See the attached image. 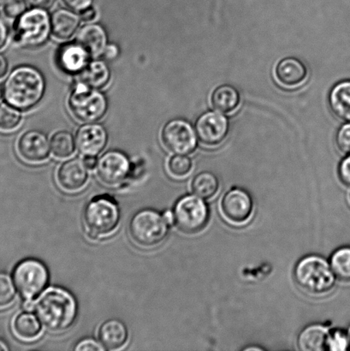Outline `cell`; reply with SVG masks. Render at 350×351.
Here are the masks:
<instances>
[{"mask_svg": "<svg viewBox=\"0 0 350 351\" xmlns=\"http://www.w3.org/2000/svg\"><path fill=\"white\" fill-rule=\"evenodd\" d=\"M193 163L185 154H176L168 161V170L176 178H184L190 173Z\"/></svg>", "mask_w": 350, "mask_h": 351, "instance_id": "cell-31", "label": "cell"}, {"mask_svg": "<svg viewBox=\"0 0 350 351\" xmlns=\"http://www.w3.org/2000/svg\"><path fill=\"white\" fill-rule=\"evenodd\" d=\"M130 162L125 154L111 150L99 158L96 173L103 184L114 187L121 184L129 173Z\"/></svg>", "mask_w": 350, "mask_h": 351, "instance_id": "cell-11", "label": "cell"}, {"mask_svg": "<svg viewBox=\"0 0 350 351\" xmlns=\"http://www.w3.org/2000/svg\"><path fill=\"white\" fill-rule=\"evenodd\" d=\"M161 140L170 152L176 154H191L197 145V135L192 126L184 119H173L163 127Z\"/></svg>", "mask_w": 350, "mask_h": 351, "instance_id": "cell-10", "label": "cell"}, {"mask_svg": "<svg viewBox=\"0 0 350 351\" xmlns=\"http://www.w3.org/2000/svg\"><path fill=\"white\" fill-rule=\"evenodd\" d=\"M5 350H9V348H8V347H7V346L5 345V343H3V341H1V340H0V351H5Z\"/></svg>", "mask_w": 350, "mask_h": 351, "instance_id": "cell-46", "label": "cell"}, {"mask_svg": "<svg viewBox=\"0 0 350 351\" xmlns=\"http://www.w3.org/2000/svg\"><path fill=\"white\" fill-rule=\"evenodd\" d=\"M221 212L228 221L246 223L252 215L253 203L248 192L241 189H232L222 199Z\"/></svg>", "mask_w": 350, "mask_h": 351, "instance_id": "cell-13", "label": "cell"}, {"mask_svg": "<svg viewBox=\"0 0 350 351\" xmlns=\"http://www.w3.org/2000/svg\"><path fill=\"white\" fill-rule=\"evenodd\" d=\"M94 0H63L65 5L74 12H82L91 7Z\"/></svg>", "mask_w": 350, "mask_h": 351, "instance_id": "cell-37", "label": "cell"}, {"mask_svg": "<svg viewBox=\"0 0 350 351\" xmlns=\"http://www.w3.org/2000/svg\"><path fill=\"white\" fill-rule=\"evenodd\" d=\"M46 91V81L39 70L22 65L13 70L3 86V98L14 108L27 111L39 104Z\"/></svg>", "mask_w": 350, "mask_h": 351, "instance_id": "cell-2", "label": "cell"}, {"mask_svg": "<svg viewBox=\"0 0 350 351\" xmlns=\"http://www.w3.org/2000/svg\"><path fill=\"white\" fill-rule=\"evenodd\" d=\"M98 337L105 350H116L123 348L128 342L129 332L121 321L111 319L99 326Z\"/></svg>", "mask_w": 350, "mask_h": 351, "instance_id": "cell-20", "label": "cell"}, {"mask_svg": "<svg viewBox=\"0 0 350 351\" xmlns=\"http://www.w3.org/2000/svg\"><path fill=\"white\" fill-rule=\"evenodd\" d=\"M84 160L88 169L92 170L97 167L98 160L96 156H85Z\"/></svg>", "mask_w": 350, "mask_h": 351, "instance_id": "cell-44", "label": "cell"}, {"mask_svg": "<svg viewBox=\"0 0 350 351\" xmlns=\"http://www.w3.org/2000/svg\"><path fill=\"white\" fill-rule=\"evenodd\" d=\"M1 95H2L1 89H0V99H1Z\"/></svg>", "mask_w": 350, "mask_h": 351, "instance_id": "cell-49", "label": "cell"}, {"mask_svg": "<svg viewBox=\"0 0 350 351\" xmlns=\"http://www.w3.org/2000/svg\"><path fill=\"white\" fill-rule=\"evenodd\" d=\"M8 61H7L6 58L3 56V54L0 53V79L5 77L8 71Z\"/></svg>", "mask_w": 350, "mask_h": 351, "instance_id": "cell-43", "label": "cell"}, {"mask_svg": "<svg viewBox=\"0 0 350 351\" xmlns=\"http://www.w3.org/2000/svg\"><path fill=\"white\" fill-rule=\"evenodd\" d=\"M41 324L51 332H61L71 328L77 318V304L70 292L60 287H49L34 301Z\"/></svg>", "mask_w": 350, "mask_h": 351, "instance_id": "cell-1", "label": "cell"}, {"mask_svg": "<svg viewBox=\"0 0 350 351\" xmlns=\"http://www.w3.org/2000/svg\"><path fill=\"white\" fill-rule=\"evenodd\" d=\"M276 77L281 84L286 87H295L305 81L308 71L303 62L295 58H286L277 64Z\"/></svg>", "mask_w": 350, "mask_h": 351, "instance_id": "cell-21", "label": "cell"}, {"mask_svg": "<svg viewBox=\"0 0 350 351\" xmlns=\"http://www.w3.org/2000/svg\"><path fill=\"white\" fill-rule=\"evenodd\" d=\"M348 335H349V339H350V326H349V328Z\"/></svg>", "mask_w": 350, "mask_h": 351, "instance_id": "cell-48", "label": "cell"}, {"mask_svg": "<svg viewBox=\"0 0 350 351\" xmlns=\"http://www.w3.org/2000/svg\"><path fill=\"white\" fill-rule=\"evenodd\" d=\"M51 150L58 159H67L74 154L75 140L73 135L67 130H60L51 136Z\"/></svg>", "mask_w": 350, "mask_h": 351, "instance_id": "cell-28", "label": "cell"}, {"mask_svg": "<svg viewBox=\"0 0 350 351\" xmlns=\"http://www.w3.org/2000/svg\"><path fill=\"white\" fill-rule=\"evenodd\" d=\"M349 203H350V193H349Z\"/></svg>", "mask_w": 350, "mask_h": 351, "instance_id": "cell-50", "label": "cell"}, {"mask_svg": "<svg viewBox=\"0 0 350 351\" xmlns=\"http://www.w3.org/2000/svg\"><path fill=\"white\" fill-rule=\"evenodd\" d=\"M3 0H0V6H1L3 5Z\"/></svg>", "mask_w": 350, "mask_h": 351, "instance_id": "cell-47", "label": "cell"}, {"mask_svg": "<svg viewBox=\"0 0 350 351\" xmlns=\"http://www.w3.org/2000/svg\"><path fill=\"white\" fill-rule=\"evenodd\" d=\"M228 130V119L215 112L203 113L195 123V133L198 139L208 146L221 144L227 136Z\"/></svg>", "mask_w": 350, "mask_h": 351, "instance_id": "cell-12", "label": "cell"}, {"mask_svg": "<svg viewBox=\"0 0 350 351\" xmlns=\"http://www.w3.org/2000/svg\"><path fill=\"white\" fill-rule=\"evenodd\" d=\"M12 328L17 338L23 341H34L39 339L42 332V326L40 319L27 311L16 316L13 321Z\"/></svg>", "mask_w": 350, "mask_h": 351, "instance_id": "cell-23", "label": "cell"}, {"mask_svg": "<svg viewBox=\"0 0 350 351\" xmlns=\"http://www.w3.org/2000/svg\"><path fill=\"white\" fill-rule=\"evenodd\" d=\"M88 169L84 160L78 158L65 161L58 170V184L67 192L81 191L88 180Z\"/></svg>", "mask_w": 350, "mask_h": 351, "instance_id": "cell-17", "label": "cell"}, {"mask_svg": "<svg viewBox=\"0 0 350 351\" xmlns=\"http://www.w3.org/2000/svg\"><path fill=\"white\" fill-rule=\"evenodd\" d=\"M17 152L23 160L40 163L49 157L51 144L46 134L31 130L24 132L17 141Z\"/></svg>", "mask_w": 350, "mask_h": 351, "instance_id": "cell-14", "label": "cell"}, {"mask_svg": "<svg viewBox=\"0 0 350 351\" xmlns=\"http://www.w3.org/2000/svg\"><path fill=\"white\" fill-rule=\"evenodd\" d=\"M16 285L8 274L0 273V308H5L16 297Z\"/></svg>", "mask_w": 350, "mask_h": 351, "instance_id": "cell-32", "label": "cell"}, {"mask_svg": "<svg viewBox=\"0 0 350 351\" xmlns=\"http://www.w3.org/2000/svg\"><path fill=\"white\" fill-rule=\"evenodd\" d=\"M105 348L102 346L99 345L95 340L92 339H84L82 341L79 342L77 346L75 347V350L84 351V350H104Z\"/></svg>", "mask_w": 350, "mask_h": 351, "instance_id": "cell-38", "label": "cell"}, {"mask_svg": "<svg viewBox=\"0 0 350 351\" xmlns=\"http://www.w3.org/2000/svg\"><path fill=\"white\" fill-rule=\"evenodd\" d=\"M338 173L341 181L350 187V154L342 160L339 166Z\"/></svg>", "mask_w": 350, "mask_h": 351, "instance_id": "cell-36", "label": "cell"}, {"mask_svg": "<svg viewBox=\"0 0 350 351\" xmlns=\"http://www.w3.org/2000/svg\"><path fill=\"white\" fill-rule=\"evenodd\" d=\"M80 17L84 22H92L96 19V10L92 7H89L81 12Z\"/></svg>", "mask_w": 350, "mask_h": 351, "instance_id": "cell-42", "label": "cell"}, {"mask_svg": "<svg viewBox=\"0 0 350 351\" xmlns=\"http://www.w3.org/2000/svg\"><path fill=\"white\" fill-rule=\"evenodd\" d=\"M88 51L77 41L63 45L57 51L58 68L68 75L81 74L90 62Z\"/></svg>", "mask_w": 350, "mask_h": 351, "instance_id": "cell-16", "label": "cell"}, {"mask_svg": "<svg viewBox=\"0 0 350 351\" xmlns=\"http://www.w3.org/2000/svg\"><path fill=\"white\" fill-rule=\"evenodd\" d=\"M75 41L87 50L91 56L102 55L108 45V33L99 23H88L78 30Z\"/></svg>", "mask_w": 350, "mask_h": 351, "instance_id": "cell-18", "label": "cell"}, {"mask_svg": "<svg viewBox=\"0 0 350 351\" xmlns=\"http://www.w3.org/2000/svg\"><path fill=\"white\" fill-rule=\"evenodd\" d=\"M170 223L164 216L153 209L137 212L129 222V234L137 245L150 249L166 239Z\"/></svg>", "mask_w": 350, "mask_h": 351, "instance_id": "cell-7", "label": "cell"}, {"mask_svg": "<svg viewBox=\"0 0 350 351\" xmlns=\"http://www.w3.org/2000/svg\"><path fill=\"white\" fill-rule=\"evenodd\" d=\"M81 17L71 9H58L51 14V34L60 40H67L75 36L80 27Z\"/></svg>", "mask_w": 350, "mask_h": 351, "instance_id": "cell-19", "label": "cell"}, {"mask_svg": "<svg viewBox=\"0 0 350 351\" xmlns=\"http://www.w3.org/2000/svg\"><path fill=\"white\" fill-rule=\"evenodd\" d=\"M49 274L41 261L27 259L17 265L13 271L14 284L16 290L25 299L37 298L46 289Z\"/></svg>", "mask_w": 350, "mask_h": 351, "instance_id": "cell-8", "label": "cell"}, {"mask_svg": "<svg viewBox=\"0 0 350 351\" xmlns=\"http://www.w3.org/2000/svg\"><path fill=\"white\" fill-rule=\"evenodd\" d=\"M219 188L218 179L210 171H203L195 176L192 182V191L202 199H210L217 194Z\"/></svg>", "mask_w": 350, "mask_h": 351, "instance_id": "cell-27", "label": "cell"}, {"mask_svg": "<svg viewBox=\"0 0 350 351\" xmlns=\"http://www.w3.org/2000/svg\"><path fill=\"white\" fill-rule=\"evenodd\" d=\"M27 10V0H3L2 12L7 19H17Z\"/></svg>", "mask_w": 350, "mask_h": 351, "instance_id": "cell-33", "label": "cell"}, {"mask_svg": "<svg viewBox=\"0 0 350 351\" xmlns=\"http://www.w3.org/2000/svg\"><path fill=\"white\" fill-rule=\"evenodd\" d=\"M120 222V211L114 199L108 196H98L84 209V223L88 236L103 239L116 232Z\"/></svg>", "mask_w": 350, "mask_h": 351, "instance_id": "cell-4", "label": "cell"}, {"mask_svg": "<svg viewBox=\"0 0 350 351\" xmlns=\"http://www.w3.org/2000/svg\"><path fill=\"white\" fill-rule=\"evenodd\" d=\"M75 140V146L82 156H97L108 145V133L99 123H89L78 129Z\"/></svg>", "mask_w": 350, "mask_h": 351, "instance_id": "cell-15", "label": "cell"}, {"mask_svg": "<svg viewBox=\"0 0 350 351\" xmlns=\"http://www.w3.org/2000/svg\"><path fill=\"white\" fill-rule=\"evenodd\" d=\"M336 143L342 153L348 156L350 154V123H346L339 129L336 136Z\"/></svg>", "mask_w": 350, "mask_h": 351, "instance_id": "cell-35", "label": "cell"}, {"mask_svg": "<svg viewBox=\"0 0 350 351\" xmlns=\"http://www.w3.org/2000/svg\"><path fill=\"white\" fill-rule=\"evenodd\" d=\"M212 104L216 111L231 113L238 108L240 95L232 86L223 85L215 89L212 95Z\"/></svg>", "mask_w": 350, "mask_h": 351, "instance_id": "cell-26", "label": "cell"}, {"mask_svg": "<svg viewBox=\"0 0 350 351\" xmlns=\"http://www.w3.org/2000/svg\"><path fill=\"white\" fill-rule=\"evenodd\" d=\"M9 37V29L5 21L0 19V49L5 46Z\"/></svg>", "mask_w": 350, "mask_h": 351, "instance_id": "cell-41", "label": "cell"}, {"mask_svg": "<svg viewBox=\"0 0 350 351\" xmlns=\"http://www.w3.org/2000/svg\"><path fill=\"white\" fill-rule=\"evenodd\" d=\"M21 110L8 103L0 105V130L3 132H13L18 128L23 116Z\"/></svg>", "mask_w": 350, "mask_h": 351, "instance_id": "cell-30", "label": "cell"}, {"mask_svg": "<svg viewBox=\"0 0 350 351\" xmlns=\"http://www.w3.org/2000/svg\"><path fill=\"white\" fill-rule=\"evenodd\" d=\"M23 308L24 311L27 312L33 311L34 308V302L32 299H26V301L23 302Z\"/></svg>", "mask_w": 350, "mask_h": 351, "instance_id": "cell-45", "label": "cell"}, {"mask_svg": "<svg viewBox=\"0 0 350 351\" xmlns=\"http://www.w3.org/2000/svg\"><path fill=\"white\" fill-rule=\"evenodd\" d=\"M329 104L338 119L350 123V81L341 82L334 86L329 96Z\"/></svg>", "mask_w": 350, "mask_h": 351, "instance_id": "cell-24", "label": "cell"}, {"mask_svg": "<svg viewBox=\"0 0 350 351\" xmlns=\"http://www.w3.org/2000/svg\"><path fill=\"white\" fill-rule=\"evenodd\" d=\"M51 32V16L47 10L34 8L16 19L14 41L20 47L36 49L47 43Z\"/></svg>", "mask_w": 350, "mask_h": 351, "instance_id": "cell-5", "label": "cell"}, {"mask_svg": "<svg viewBox=\"0 0 350 351\" xmlns=\"http://www.w3.org/2000/svg\"><path fill=\"white\" fill-rule=\"evenodd\" d=\"M119 55V48L115 44H108L103 51L102 56L105 60H114Z\"/></svg>", "mask_w": 350, "mask_h": 351, "instance_id": "cell-39", "label": "cell"}, {"mask_svg": "<svg viewBox=\"0 0 350 351\" xmlns=\"http://www.w3.org/2000/svg\"><path fill=\"white\" fill-rule=\"evenodd\" d=\"M33 8L48 10L53 5L55 0H27Z\"/></svg>", "mask_w": 350, "mask_h": 351, "instance_id": "cell-40", "label": "cell"}, {"mask_svg": "<svg viewBox=\"0 0 350 351\" xmlns=\"http://www.w3.org/2000/svg\"><path fill=\"white\" fill-rule=\"evenodd\" d=\"M68 109L78 121L96 123L105 115L108 101L99 89L89 87L82 81L74 85L68 99Z\"/></svg>", "mask_w": 350, "mask_h": 351, "instance_id": "cell-6", "label": "cell"}, {"mask_svg": "<svg viewBox=\"0 0 350 351\" xmlns=\"http://www.w3.org/2000/svg\"><path fill=\"white\" fill-rule=\"evenodd\" d=\"M330 332L322 325L308 326L298 337V347L303 351H322L328 350V339Z\"/></svg>", "mask_w": 350, "mask_h": 351, "instance_id": "cell-22", "label": "cell"}, {"mask_svg": "<svg viewBox=\"0 0 350 351\" xmlns=\"http://www.w3.org/2000/svg\"><path fill=\"white\" fill-rule=\"evenodd\" d=\"M330 265L339 280L350 281V247L336 250L331 257Z\"/></svg>", "mask_w": 350, "mask_h": 351, "instance_id": "cell-29", "label": "cell"}, {"mask_svg": "<svg viewBox=\"0 0 350 351\" xmlns=\"http://www.w3.org/2000/svg\"><path fill=\"white\" fill-rule=\"evenodd\" d=\"M80 80L89 87L102 89L106 87L111 80V70L105 60H92L82 72Z\"/></svg>", "mask_w": 350, "mask_h": 351, "instance_id": "cell-25", "label": "cell"}, {"mask_svg": "<svg viewBox=\"0 0 350 351\" xmlns=\"http://www.w3.org/2000/svg\"><path fill=\"white\" fill-rule=\"evenodd\" d=\"M350 339L348 332L336 330L330 332L328 339V350L334 351H345L349 349Z\"/></svg>", "mask_w": 350, "mask_h": 351, "instance_id": "cell-34", "label": "cell"}, {"mask_svg": "<svg viewBox=\"0 0 350 351\" xmlns=\"http://www.w3.org/2000/svg\"><path fill=\"white\" fill-rule=\"evenodd\" d=\"M173 217L174 222L181 232L195 234L207 226L209 209L202 198L197 195H186L177 202Z\"/></svg>", "mask_w": 350, "mask_h": 351, "instance_id": "cell-9", "label": "cell"}, {"mask_svg": "<svg viewBox=\"0 0 350 351\" xmlns=\"http://www.w3.org/2000/svg\"><path fill=\"white\" fill-rule=\"evenodd\" d=\"M294 275L297 285L311 295L327 294L335 285L334 271L331 265L321 256L303 258L295 268Z\"/></svg>", "mask_w": 350, "mask_h": 351, "instance_id": "cell-3", "label": "cell"}]
</instances>
